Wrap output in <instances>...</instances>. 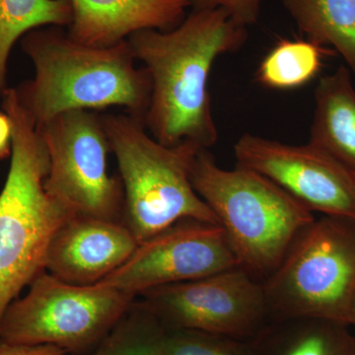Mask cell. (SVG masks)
<instances>
[{
	"label": "cell",
	"mask_w": 355,
	"mask_h": 355,
	"mask_svg": "<svg viewBox=\"0 0 355 355\" xmlns=\"http://www.w3.org/2000/svg\"><path fill=\"white\" fill-rule=\"evenodd\" d=\"M170 330L245 340L261 335L268 305L263 282L241 266L149 289L137 297Z\"/></svg>",
	"instance_id": "9c48e42d"
},
{
	"label": "cell",
	"mask_w": 355,
	"mask_h": 355,
	"mask_svg": "<svg viewBox=\"0 0 355 355\" xmlns=\"http://www.w3.org/2000/svg\"><path fill=\"white\" fill-rule=\"evenodd\" d=\"M168 329L135 299L90 355H164Z\"/></svg>",
	"instance_id": "d6986e66"
},
{
	"label": "cell",
	"mask_w": 355,
	"mask_h": 355,
	"mask_svg": "<svg viewBox=\"0 0 355 355\" xmlns=\"http://www.w3.org/2000/svg\"><path fill=\"white\" fill-rule=\"evenodd\" d=\"M191 182L216 214L240 266L263 282L298 235L314 221L311 210L268 178L241 166L225 170L207 149L196 154Z\"/></svg>",
	"instance_id": "277c9868"
},
{
	"label": "cell",
	"mask_w": 355,
	"mask_h": 355,
	"mask_svg": "<svg viewBox=\"0 0 355 355\" xmlns=\"http://www.w3.org/2000/svg\"><path fill=\"white\" fill-rule=\"evenodd\" d=\"M349 327H352V328H354V336L355 338V296H354V304H352V317H350Z\"/></svg>",
	"instance_id": "cb8c5ba5"
},
{
	"label": "cell",
	"mask_w": 355,
	"mask_h": 355,
	"mask_svg": "<svg viewBox=\"0 0 355 355\" xmlns=\"http://www.w3.org/2000/svg\"><path fill=\"white\" fill-rule=\"evenodd\" d=\"M123 188V222L141 243L184 219L218 224L191 182L200 147L166 146L128 114H101Z\"/></svg>",
	"instance_id": "5b68a950"
},
{
	"label": "cell",
	"mask_w": 355,
	"mask_h": 355,
	"mask_svg": "<svg viewBox=\"0 0 355 355\" xmlns=\"http://www.w3.org/2000/svg\"><path fill=\"white\" fill-rule=\"evenodd\" d=\"M308 40L333 46L355 72V0H282Z\"/></svg>",
	"instance_id": "9a60e30c"
},
{
	"label": "cell",
	"mask_w": 355,
	"mask_h": 355,
	"mask_svg": "<svg viewBox=\"0 0 355 355\" xmlns=\"http://www.w3.org/2000/svg\"><path fill=\"white\" fill-rule=\"evenodd\" d=\"M12 150V123L8 114L0 111V159L10 157Z\"/></svg>",
	"instance_id": "603a6c76"
},
{
	"label": "cell",
	"mask_w": 355,
	"mask_h": 355,
	"mask_svg": "<svg viewBox=\"0 0 355 355\" xmlns=\"http://www.w3.org/2000/svg\"><path fill=\"white\" fill-rule=\"evenodd\" d=\"M248 28L221 8L191 10L171 31L140 30L128 38L153 83L147 132L166 146L209 149L218 137L209 91L216 58L241 49Z\"/></svg>",
	"instance_id": "6da1fadb"
},
{
	"label": "cell",
	"mask_w": 355,
	"mask_h": 355,
	"mask_svg": "<svg viewBox=\"0 0 355 355\" xmlns=\"http://www.w3.org/2000/svg\"><path fill=\"white\" fill-rule=\"evenodd\" d=\"M37 128L50 162L46 193L76 216L123 221V183L107 171L111 148L101 114L74 110Z\"/></svg>",
	"instance_id": "ba28073f"
},
{
	"label": "cell",
	"mask_w": 355,
	"mask_h": 355,
	"mask_svg": "<svg viewBox=\"0 0 355 355\" xmlns=\"http://www.w3.org/2000/svg\"><path fill=\"white\" fill-rule=\"evenodd\" d=\"M284 322L286 328L270 338L266 355H355L349 326L321 319Z\"/></svg>",
	"instance_id": "e0dca14e"
},
{
	"label": "cell",
	"mask_w": 355,
	"mask_h": 355,
	"mask_svg": "<svg viewBox=\"0 0 355 355\" xmlns=\"http://www.w3.org/2000/svg\"><path fill=\"white\" fill-rule=\"evenodd\" d=\"M67 34L77 43L109 48L144 29L168 32L186 18L191 0H70Z\"/></svg>",
	"instance_id": "4fadbf2b"
},
{
	"label": "cell",
	"mask_w": 355,
	"mask_h": 355,
	"mask_svg": "<svg viewBox=\"0 0 355 355\" xmlns=\"http://www.w3.org/2000/svg\"><path fill=\"white\" fill-rule=\"evenodd\" d=\"M135 299L101 282L78 286L44 272L7 308L0 342L55 345L79 355L97 347Z\"/></svg>",
	"instance_id": "52a82bcc"
},
{
	"label": "cell",
	"mask_w": 355,
	"mask_h": 355,
	"mask_svg": "<svg viewBox=\"0 0 355 355\" xmlns=\"http://www.w3.org/2000/svg\"><path fill=\"white\" fill-rule=\"evenodd\" d=\"M263 284L268 316L275 321L321 319L349 327L355 296V219L315 218Z\"/></svg>",
	"instance_id": "8992f818"
},
{
	"label": "cell",
	"mask_w": 355,
	"mask_h": 355,
	"mask_svg": "<svg viewBox=\"0 0 355 355\" xmlns=\"http://www.w3.org/2000/svg\"><path fill=\"white\" fill-rule=\"evenodd\" d=\"M240 266L219 224L184 219L139 243L101 284L139 296L155 287L202 279Z\"/></svg>",
	"instance_id": "30bf717a"
},
{
	"label": "cell",
	"mask_w": 355,
	"mask_h": 355,
	"mask_svg": "<svg viewBox=\"0 0 355 355\" xmlns=\"http://www.w3.org/2000/svg\"><path fill=\"white\" fill-rule=\"evenodd\" d=\"M234 153L238 166L268 178L311 211L355 219V173L316 146L244 133Z\"/></svg>",
	"instance_id": "8fae6325"
},
{
	"label": "cell",
	"mask_w": 355,
	"mask_h": 355,
	"mask_svg": "<svg viewBox=\"0 0 355 355\" xmlns=\"http://www.w3.org/2000/svg\"><path fill=\"white\" fill-rule=\"evenodd\" d=\"M72 17L70 0H0V98L9 88L8 60L16 42L36 28L69 27Z\"/></svg>",
	"instance_id": "2e32d148"
},
{
	"label": "cell",
	"mask_w": 355,
	"mask_h": 355,
	"mask_svg": "<svg viewBox=\"0 0 355 355\" xmlns=\"http://www.w3.org/2000/svg\"><path fill=\"white\" fill-rule=\"evenodd\" d=\"M0 355H76L55 345H25L0 342Z\"/></svg>",
	"instance_id": "7402d4cb"
},
{
	"label": "cell",
	"mask_w": 355,
	"mask_h": 355,
	"mask_svg": "<svg viewBox=\"0 0 355 355\" xmlns=\"http://www.w3.org/2000/svg\"><path fill=\"white\" fill-rule=\"evenodd\" d=\"M139 245L123 221L73 216L51 239L46 272L69 284L91 286L121 268Z\"/></svg>",
	"instance_id": "7c38bea8"
},
{
	"label": "cell",
	"mask_w": 355,
	"mask_h": 355,
	"mask_svg": "<svg viewBox=\"0 0 355 355\" xmlns=\"http://www.w3.org/2000/svg\"><path fill=\"white\" fill-rule=\"evenodd\" d=\"M12 123V150L0 193V326L7 308L46 272V254L58 229L76 216L44 189L46 144L14 88L1 97Z\"/></svg>",
	"instance_id": "3957f363"
},
{
	"label": "cell",
	"mask_w": 355,
	"mask_h": 355,
	"mask_svg": "<svg viewBox=\"0 0 355 355\" xmlns=\"http://www.w3.org/2000/svg\"><path fill=\"white\" fill-rule=\"evenodd\" d=\"M21 48L35 76L14 89L36 128L67 112L114 106L146 123L153 83L146 67H135L128 40L94 48L73 41L62 27L44 26L26 33Z\"/></svg>",
	"instance_id": "7a4b0ae2"
},
{
	"label": "cell",
	"mask_w": 355,
	"mask_h": 355,
	"mask_svg": "<svg viewBox=\"0 0 355 355\" xmlns=\"http://www.w3.org/2000/svg\"><path fill=\"white\" fill-rule=\"evenodd\" d=\"M263 0H191V10L221 8L237 24L249 27L260 19Z\"/></svg>",
	"instance_id": "44dd1931"
},
{
	"label": "cell",
	"mask_w": 355,
	"mask_h": 355,
	"mask_svg": "<svg viewBox=\"0 0 355 355\" xmlns=\"http://www.w3.org/2000/svg\"><path fill=\"white\" fill-rule=\"evenodd\" d=\"M164 355H257V352L237 338L168 329Z\"/></svg>",
	"instance_id": "ffe728a7"
},
{
	"label": "cell",
	"mask_w": 355,
	"mask_h": 355,
	"mask_svg": "<svg viewBox=\"0 0 355 355\" xmlns=\"http://www.w3.org/2000/svg\"><path fill=\"white\" fill-rule=\"evenodd\" d=\"M309 144L355 173V89L345 65L318 83Z\"/></svg>",
	"instance_id": "5bb4252c"
},
{
	"label": "cell",
	"mask_w": 355,
	"mask_h": 355,
	"mask_svg": "<svg viewBox=\"0 0 355 355\" xmlns=\"http://www.w3.org/2000/svg\"><path fill=\"white\" fill-rule=\"evenodd\" d=\"M327 53L310 40H282L261 60L257 80L275 90L302 87L318 76Z\"/></svg>",
	"instance_id": "ac0fdd59"
}]
</instances>
